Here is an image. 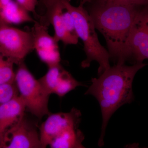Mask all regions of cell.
<instances>
[{
  "instance_id": "cell-1",
  "label": "cell",
  "mask_w": 148,
  "mask_h": 148,
  "mask_svg": "<svg viewBox=\"0 0 148 148\" xmlns=\"http://www.w3.org/2000/svg\"><path fill=\"white\" fill-rule=\"evenodd\" d=\"M146 65L135 63L131 66L115 64L103 72L98 78L91 79V85L85 95H91L98 101L103 122L99 147L104 145L106 128L110 119L119 108L134 100L132 83L136 74Z\"/></svg>"
},
{
  "instance_id": "cell-2",
  "label": "cell",
  "mask_w": 148,
  "mask_h": 148,
  "mask_svg": "<svg viewBox=\"0 0 148 148\" xmlns=\"http://www.w3.org/2000/svg\"><path fill=\"white\" fill-rule=\"evenodd\" d=\"M86 10L95 29L105 38L110 59L115 64L126 61L125 46L137 14L144 7L91 0Z\"/></svg>"
},
{
  "instance_id": "cell-3",
  "label": "cell",
  "mask_w": 148,
  "mask_h": 148,
  "mask_svg": "<svg viewBox=\"0 0 148 148\" xmlns=\"http://www.w3.org/2000/svg\"><path fill=\"white\" fill-rule=\"evenodd\" d=\"M70 1L71 0H63V3L65 9L73 17L77 36L83 42L86 57L82 62V67L88 68L92 61H97L99 65L98 75H100L110 67L108 51L99 42L92 18L86 9L80 4L79 6H74Z\"/></svg>"
},
{
  "instance_id": "cell-4",
  "label": "cell",
  "mask_w": 148,
  "mask_h": 148,
  "mask_svg": "<svg viewBox=\"0 0 148 148\" xmlns=\"http://www.w3.org/2000/svg\"><path fill=\"white\" fill-rule=\"evenodd\" d=\"M18 66L14 83L26 110L39 119L48 115L50 114L48 109L50 95L30 72L24 61Z\"/></svg>"
},
{
  "instance_id": "cell-5",
  "label": "cell",
  "mask_w": 148,
  "mask_h": 148,
  "mask_svg": "<svg viewBox=\"0 0 148 148\" xmlns=\"http://www.w3.org/2000/svg\"><path fill=\"white\" fill-rule=\"evenodd\" d=\"M0 50L18 65L34 50L32 33L7 24L0 25Z\"/></svg>"
},
{
  "instance_id": "cell-6",
  "label": "cell",
  "mask_w": 148,
  "mask_h": 148,
  "mask_svg": "<svg viewBox=\"0 0 148 148\" xmlns=\"http://www.w3.org/2000/svg\"><path fill=\"white\" fill-rule=\"evenodd\" d=\"M126 61L143 63L148 58V5L138 12L133 23L125 46Z\"/></svg>"
},
{
  "instance_id": "cell-7",
  "label": "cell",
  "mask_w": 148,
  "mask_h": 148,
  "mask_svg": "<svg viewBox=\"0 0 148 148\" xmlns=\"http://www.w3.org/2000/svg\"><path fill=\"white\" fill-rule=\"evenodd\" d=\"M80 111L73 108L69 112L49 114L40 127L42 148L49 146L52 140L67 130L78 127L81 120Z\"/></svg>"
},
{
  "instance_id": "cell-8",
  "label": "cell",
  "mask_w": 148,
  "mask_h": 148,
  "mask_svg": "<svg viewBox=\"0 0 148 148\" xmlns=\"http://www.w3.org/2000/svg\"><path fill=\"white\" fill-rule=\"evenodd\" d=\"M1 148H42L39 133L23 117L5 133Z\"/></svg>"
},
{
  "instance_id": "cell-9",
  "label": "cell",
  "mask_w": 148,
  "mask_h": 148,
  "mask_svg": "<svg viewBox=\"0 0 148 148\" xmlns=\"http://www.w3.org/2000/svg\"><path fill=\"white\" fill-rule=\"evenodd\" d=\"M32 33L34 50L48 67L60 64L61 56L58 42L48 33L47 25L35 21Z\"/></svg>"
},
{
  "instance_id": "cell-10",
  "label": "cell",
  "mask_w": 148,
  "mask_h": 148,
  "mask_svg": "<svg viewBox=\"0 0 148 148\" xmlns=\"http://www.w3.org/2000/svg\"><path fill=\"white\" fill-rule=\"evenodd\" d=\"M38 80L48 94H56L60 97L78 86H84L75 79L60 64L49 67L47 73Z\"/></svg>"
},
{
  "instance_id": "cell-11",
  "label": "cell",
  "mask_w": 148,
  "mask_h": 148,
  "mask_svg": "<svg viewBox=\"0 0 148 148\" xmlns=\"http://www.w3.org/2000/svg\"><path fill=\"white\" fill-rule=\"evenodd\" d=\"M48 24H51L54 30L53 36L56 41L62 42L65 45H76L79 38L71 35L66 30L62 18L65 10L63 0H53L45 5Z\"/></svg>"
},
{
  "instance_id": "cell-12",
  "label": "cell",
  "mask_w": 148,
  "mask_h": 148,
  "mask_svg": "<svg viewBox=\"0 0 148 148\" xmlns=\"http://www.w3.org/2000/svg\"><path fill=\"white\" fill-rule=\"evenodd\" d=\"M25 110L18 95L0 106V145L5 133L23 118Z\"/></svg>"
},
{
  "instance_id": "cell-13",
  "label": "cell",
  "mask_w": 148,
  "mask_h": 148,
  "mask_svg": "<svg viewBox=\"0 0 148 148\" xmlns=\"http://www.w3.org/2000/svg\"><path fill=\"white\" fill-rule=\"evenodd\" d=\"M29 12L15 1L11 0L0 8V25L34 22Z\"/></svg>"
},
{
  "instance_id": "cell-14",
  "label": "cell",
  "mask_w": 148,
  "mask_h": 148,
  "mask_svg": "<svg viewBox=\"0 0 148 148\" xmlns=\"http://www.w3.org/2000/svg\"><path fill=\"white\" fill-rule=\"evenodd\" d=\"M84 135L77 128H70L54 138L49 145L52 148H83Z\"/></svg>"
},
{
  "instance_id": "cell-15",
  "label": "cell",
  "mask_w": 148,
  "mask_h": 148,
  "mask_svg": "<svg viewBox=\"0 0 148 148\" xmlns=\"http://www.w3.org/2000/svg\"><path fill=\"white\" fill-rule=\"evenodd\" d=\"M14 61L0 50V84L14 82Z\"/></svg>"
},
{
  "instance_id": "cell-16",
  "label": "cell",
  "mask_w": 148,
  "mask_h": 148,
  "mask_svg": "<svg viewBox=\"0 0 148 148\" xmlns=\"http://www.w3.org/2000/svg\"><path fill=\"white\" fill-rule=\"evenodd\" d=\"M18 95L14 82L0 84V106Z\"/></svg>"
},
{
  "instance_id": "cell-17",
  "label": "cell",
  "mask_w": 148,
  "mask_h": 148,
  "mask_svg": "<svg viewBox=\"0 0 148 148\" xmlns=\"http://www.w3.org/2000/svg\"><path fill=\"white\" fill-rule=\"evenodd\" d=\"M62 18L65 28L67 31L74 36L78 37L77 36L73 19L71 14L66 10H64L62 14Z\"/></svg>"
},
{
  "instance_id": "cell-18",
  "label": "cell",
  "mask_w": 148,
  "mask_h": 148,
  "mask_svg": "<svg viewBox=\"0 0 148 148\" xmlns=\"http://www.w3.org/2000/svg\"><path fill=\"white\" fill-rule=\"evenodd\" d=\"M120 4L126 5L135 7H143L148 5V0H97Z\"/></svg>"
},
{
  "instance_id": "cell-19",
  "label": "cell",
  "mask_w": 148,
  "mask_h": 148,
  "mask_svg": "<svg viewBox=\"0 0 148 148\" xmlns=\"http://www.w3.org/2000/svg\"><path fill=\"white\" fill-rule=\"evenodd\" d=\"M15 1L29 12L36 13L38 0H15Z\"/></svg>"
},
{
  "instance_id": "cell-20",
  "label": "cell",
  "mask_w": 148,
  "mask_h": 148,
  "mask_svg": "<svg viewBox=\"0 0 148 148\" xmlns=\"http://www.w3.org/2000/svg\"><path fill=\"white\" fill-rule=\"evenodd\" d=\"M11 0H0V8L9 2Z\"/></svg>"
},
{
  "instance_id": "cell-21",
  "label": "cell",
  "mask_w": 148,
  "mask_h": 148,
  "mask_svg": "<svg viewBox=\"0 0 148 148\" xmlns=\"http://www.w3.org/2000/svg\"><path fill=\"white\" fill-rule=\"evenodd\" d=\"M91 1V0H80V4L84 5V4L90 2Z\"/></svg>"
},
{
  "instance_id": "cell-22",
  "label": "cell",
  "mask_w": 148,
  "mask_h": 148,
  "mask_svg": "<svg viewBox=\"0 0 148 148\" xmlns=\"http://www.w3.org/2000/svg\"><path fill=\"white\" fill-rule=\"evenodd\" d=\"M42 1L44 4L45 5H46L48 3H49L52 0H42Z\"/></svg>"
}]
</instances>
